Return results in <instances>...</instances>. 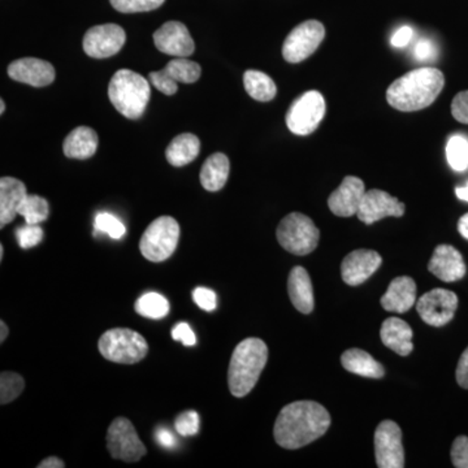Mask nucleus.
<instances>
[{
  "mask_svg": "<svg viewBox=\"0 0 468 468\" xmlns=\"http://www.w3.org/2000/svg\"><path fill=\"white\" fill-rule=\"evenodd\" d=\"M329 426L331 415L324 406L314 401H297L280 411L273 436L282 448L294 451L325 435Z\"/></svg>",
  "mask_w": 468,
  "mask_h": 468,
  "instance_id": "f257e3e1",
  "label": "nucleus"
},
{
  "mask_svg": "<svg viewBox=\"0 0 468 468\" xmlns=\"http://www.w3.org/2000/svg\"><path fill=\"white\" fill-rule=\"evenodd\" d=\"M445 85L441 70L432 67L418 68L397 79L388 88L387 101L393 109L414 112L427 109L439 97Z\"/></svg>",
  "mask_w": 468,
  "mask_h": 468,
  "instance_id": "f03ea898",
  "label": "nucleus"
},
{
  "mask_svg": "<svg viewBox=\"0 0 468 468\" xmlns=\"http://www.w3.org/2000/svg\"><path fill=\"white\" fill-rule=\"evenodd\" d=\"M268 347L261 338H246L237 345L228 369V385L237 399L248 396L254 389L266 367Z\"/></svg>",
  "mask_w": 468,
  "mask_h": 468,
  "instance_id": "7ed1b4c3",
  "label": "nucleus"
},
{
  "mask_svg": "<svg viewBox=\"0 0 468 468\" xmlns=\"http://www.w3.org/2000/svg\"><path fill=\"white\" fill-rule=\"evenodd\" d=\"M111 103L126 119H140L149 104V80L131 69L117 70L109 85Z\"/></svg>",
  "mask_w": 468,
  "mask_h": 468,
  "instance_id": "20e7f679",
  "label": "nucleus"
},
{
  "mask_svg": "<svg viewBox=\"0 0 468 468\" xmlns=\"http://www.w3.org/2000/svg\"><path fill=\"white\" fill-rule=\"evenodd\" d=\"M98 349L110 362L135 365L146 358L149 344L138 332L129 328H113L101 335Z\"/></svg>",
  "mask_w": 468,
  "mask_h": 468,
  "instance_id": "39448f33",
  "label": "nucleus"
},
{
  "mask_svg": "<svg viewBox=\"0 0 468 468\" xmlns=\"http://www.w3.org/2000/svg\"><path fill=\"white\" fill-rule=\"evenodd\" d=\"M277 241L294 255H309L318 248L320 232L314 221L301 212H292L280 221Z\"/></svg>",
  "mask_w": 468,
  "mask_h": 468,
  "instance_id": "423d86ee",
  "label": "nucleus"
},
{
  "mask_svg": "<svg viewBox=\"0 0 468 468\" xmlns=\"http://www.w3.org/2000/svg\"><path fill=\"white\" fill-rule=\"evenodd\" d=\"M178 239L180 226L174 218H155L141 237V254L154 263L167 261L177 248Z\"/></svg>",
  "mask_w": 468,
  "mask_h": 468,
  "instance_id": "0eeeda50",
  "label": "nucleus"
},
{
  "mask_svg": "<svg viewBox=\"0 0 468 468\" xmlns=\"http://www.w3.org/2000/svg\"><path fill=\"white\" fill-rule=\"evenodd\" d=\"M325 110L324 97L319 91H306L289 107L285 117L286 126L297 135L314 133L324 117Z\"/></svg>",
  "mask_w": 468,
  "mask_h": 468,
  "instance_id": "6e6552de",
  "label": "nucleus"
},
{
  "mask_svg": "<svg viewBox=\"0 0 468 468\" xmlns=\"http://www.w3.org/2000/svg\"><path fill=\"white\" fill-rule=\"evenodd\" d=\"M107 451L115 460L134 463L147 454L146 446L141 441L137 431L129 419L116 418L107 431Z\"/></svg>",
  "mask_w": 468,
  "mask_h": 468,
  "instance_id": "1a4fd4ad",
  "label": "nucleus"
},
{
  "mask_svg": "<svg viewBox=\"0 0 468 468\" xmlns=\"http://www.w3.org/2000/svg\"><path fill=\"white\" fill-rule=\"evenodd\" d=\"M325 27L316 20L304 21L286 37L282 57L291 64L301 63L310 58L323 42Z\"/></svg>",
  "mask_w": 468,
  "mask_h": 468,
  "instance_id": "9d476101",
  "label": "nucleus"
},
{
  "mask_svg": "<svg viewBox=\"0 0 468 468\" xmlns=\"http://www.w3.org/2000/svg\"><path fill=\"white\" fill-rule=\"evenodd\" d=\"M375 455L378 467H405V452L402 445V431L392 420H384L378 424L375 432Z\"/></svg>",
  "mask_w": 468,
  "mask_h": 468,
  "instance_id": "9b49d317",
  "label": "nucleus"
},
{
  "mask_svg": "<svg viewBox=\"0 0 468 468\" xmlns=\"http://www.w3.org/2000/svg\"><path fill=\"white\" fill-rule=\"evenodd\" d=\"M458 307L455 292L446 289H433L418 301L417 310L428 325L443 326L454 318Z\"/></svg>",
  "mask_w": 468,
  "mask_h": 468,
  "instance_id": "f8f14e48",
  "label": "nucleus"
},
{
  "mask_svg": "<svg viewBox=\"0 0 468 468\" xmlns=\"http://www.w3.org/2000/svg\"><path fill=\"white\" fill-rule=\"evenodd\" d=\"M126 41L125 30L117 24H103L91 27L84 37V51L94 58L113 57L122 50Z\"/></svg>",
  "mask_w": 468,
  "mask_h": 468,
  "instance_id": "ddd939ff",
  "label": "nucleus"
},
{
  "mask_svg": "<svg viewBox=\"0 0 468 468\" xmlns=\"http://www.w3.org/2000/svg\"><path fill=\"white\" fill-rule=\"evenodd\" d=\"M405 214V205L396 197L384 190L372 189L366 192L360 202L356 217L362 223L371 226L381 218L393 217L401 218Z\"/></svg>",
  "mask_w": 468,
  "mask_h": 468,
  "instance_id": "4468645a",
  "label": "nucleus"
},
{
  "mask_svg": "<svg viewBox=\"0 0 468 468\" xmlns=\"http://www.w3.org/2000/svg\"><path fill=\"white\" fill-rule=\"evenodd\" d=\"M154 43L160 52L175 58H187L196 50L189 30L183 23L168 21L154 33Z\"/></svg>",
  "mask_w": 468,
  "mask_h": 468,
  "instance_id": "2eb2a0df",
  "label": "nucleus"
},
{
  "mask_svg": "<svg viewBox=\"0 0 468 468\" xmlns=\"http://www.w3.org/2000/svg\"><path fill=\"white\" fill-rule=\"evenodd\" d=\"M383 258L374 250H356L347 254L341 264L343 280L350 286H358L367 282L369 277L380 268Z\"/></svg>",
  "mask_w": 468,
  "mask_h": 468,
  "instance_id": "dca6fc26",
  "label": "nucleus"
},
{
  "mask_svg": "<svg viewBox=\"0 0 468 468\" xmlns=\"http://www.w3.org/2000/svg\"><path fill=\"white\" fill-rule=\"evenodd\" d=\"M365 184L358 177L347 176L343 184L331 194L328 198V207L340 218H350L358 212L360 202L365 197Z\"/></svg>",
  "mask_w": 468,
  "mask_h": 468,
  "instance_id": "f3484780",
  "label": "nucleus"
},
{
  "mask_svg": "<svg viewBox=\"0 0 468 468\" xmlns=\"http://www.w3.org/2000/svg\"><path fill=\"white\" fill-rule=\"evenodd\" d=\"M8 76L15 81L43 88L54 82L55 69L48 61L41 58H23L9 64Z\"/></svg>",
  "mask_w": 468,
  "mask_h": 468,
  "instance_id": "a211bd4d",
  "label": "nucleus"
},
{
  "mask_svg": "<svg viewBox=\"0 0 468 468\" xmlns=\"http://www.w3.org/2000/svg\"><path fill=\"white\" fill-rule=\"evenodd\" d=\"M428 270L445 282H458L466 275V264L461 252L451 245L437 246L428 263Z\"/></svg>",
  "mask_w": 468,
  "mask_h": 468,
  "instance_id": "6ab92c4d",
  "label": "nucleus"
},
{
  "mask_svg": "<svg viewBox=\"0 0 468 468\" xmlns=\"http://www.w3.org/2000/svg\"><path fill=\"white\" fill-rule=\"evenodd\" d=\"M29 196L23 181L15 177L0 180V228L8 226L18 215V209Z\"/></svg>",
  "mask_w": 468,
  "mask_h": 468,
  "instance_id": "aec40b11",
  "label": "nucleus"
},
{
  "mask_svg": "<svg viewBox=\"0 0 468 468\" xmlns=\"http://www.w3.org/2000/svg\"><path fill=\"white\" fill-rule=\"evenodd\" d=\"M417 301V284L408 276L396 277L381 297V306L389 313L403 314Z\"/></svg>",
  "mask_w": 468,
  "mask_h": 468,
  "instance_id": "412c9836",
  "label": "nucleus"
},
{
  "mask_svg": "<svg viewBox=\"0 0 468 468\" xmlns=\"http://www.w3.org/2000/svg\"><path fill=\"white\" fill-rule=\"evenodd\" d=\"M380 337L385 346L396 351L399 356H408L414 350V344H412L414 332L405 320L399 318L385 320L381 325Z\"/></svg>",
  "mask_w": 468,
  "mask_h": 468,
  "instance_id": "4be33fe9",
  "label": "nucleus"
},
{
  "mask_svg": "<svg viewBox=\"0 0 468 468\" xmlns=\"http://www.w3.org/2000/svg\"><path fill=\"white\" fill-rule=\"evenodd\" d=\"M288 292L295 309L302 314L313 313L315 306L313 282H311L309 272L303 267H294L289 273Z\"/></svg>",
  "mask_w": 468,
  "mask_h": 468,
  "instance_id": "5701e85b",
  "label": "nucleus"
},
{
  "mask_svg": "<svg viewBox=\"0 0 468 468\" xmlns=\"http://www.w3.org/2000/svg\"><path fill=\"white\" fill-rule=\"evenodd\" d=\"M98 138L97 132L92 131L89 126H79L73 129L64 140V155L70 159H89L97 153Z\"/></svg>",
  "mask_w": 468,
  "mask_h": 468,
  "instance_id": "b1692460",
  "label": "nucleus"
},
{
  "mask_svg": "<svg viewBox=\"0 0 468 468\" xmlns=\"http://www.w3.org/2000/svg\"><path fill=\"white\" fill-rule=\"evenodd\" d=\"M229 159L223 153L208 156L201 169V184L207 192H218L226 186L229 177Z\"/></svg>",
  "mask_w": 468,
  "mask_h": 468,
  "instance_id": "393cba45",
  "label": "nucleus"
},
{
  "mask_svg": "<svg viewBox=\"0 0 468 468\" xmlns=\"http://www.w3.org/2000/svg\"><path fill=\"white\" fill-rule=\"evenodd\" d=\"M199 151H201L199 138L192 133H184L175 137L168 144L167 150H165V158L174 167H184L197 159Z\"/></svg>",
  "mask_w": 468,
  "mask_h": 468,
  "instance_id": "a878e982",
  "label": "nucleus"
},
{
  "mask_svg": "<svg viewBox=\"0 0 468 468\" xmlns=\"http://www.w3.org/2000/svg\"><path fill=\"white\" fill-rule=\"evenodd\" d=\"M344 368L351 374L369 378H381L385 371L383 366L377 362L368 353L360 349H349L341 356Z\"/></svg>",
  "mask_w": 468,
  "mask_h": 468,
  "instance_id": "bb28decb",
  "label": "nucleus"
},
{
  "mask_svg": "<svg viewBox=\"0 0 468 468\" xmlns=\"http://www.w3.org/2000/svg\"><path fill=\"white\" fill-rule=\"evenodd\" d=\"M243 85L252 100L258 101H272L277 94L275 81L260 70H246L243 75Z\"/></svg>",
  "mask_w": 468,
  "mask_h": 468,
  "instance_id": "cd10ccee",
  "label": "nucleus"
},
{
  "mask_svg": "<svg viewBox=\"0 0 468 468\" xmlns=\"http://www.w3.org/2000/svg\"><path fill=\"white\" fill-rule=\"evenodd\" d=\"M165 75L171 77L174 81L183 84H194L201 77V66L196 61L187 60L186 58H176L169 61L165 69Z\"/></svg>",
  "mask_w": 468,
  "mask_h": 468,
  "instance_id": "c85d7f7f",
  "label": "nucleus"
},
{
  "mask_svg": "<svg viewBox=\"0 0 468 468\" xmlns=\"http://www.w3.org/2000/svg\"><path fill=\"white\" fill-rule=\"evenodd\" d=\"M135 313L144 318L162 319L168 315L169 302L158 292H147L138 298L134 304Z\"/></svg>",
  "mask_w": 468,
  "mask_h": 468,
  "instance_id": "c756f323",
  "label": "nucleus"
},
{
  "mask_svg": "<svg viewBox=\"0 0 468 468\" xmlns=\"http://www.w3.org/2000/svg\"><path fill=\"white\" fill-rule=\"evenodd\" d=\"M446 159L454 171L463 172L468 168V140L463 135L455 134L446 144Z\"/></svg>",
  "mask_w": 468,
  "mask_h": 468,
  "instance_id": "7c9ffc66",
  "label": "nucleus"
},
{
  "mask_svg": "<svg viewBox=\"0 0 468 468\" xmlns=\"http://www.w3.org/2000/svg\"><path fill=\"white\" fill-rule=\"evenodd\" d=\"M50 214L48 202L39 196H27L18 209V215L26 218L27 224H41Z\"/></svg>",
  "mask_w": 468,
  "mask_h": 468,
  "instance_id": "2f4dec72",
  "label": "nucleus"
},
{
  "mask_svg": "<svg viewBox=\"0 0 468 468\" xmlns=\"http://www.w3.org/2000/svg\"><path fill=\"white\" fill-rule=\"evenodd\" d=\"M26 389V380L16 372L3 371L0 374V403L15 401Z\"/></svg>",
  "mask_w": 468,
  "mask_h": 468,
  "instance_id": "473e14b6",
  "label": "nucleus"
},
{
  "mask_svg": "<svg viewBox=\"0 0 468 468\" xmlns=\"http://www.w3.org/2000/svg\"><path fill=\"white\" fill-rule=\"evenodd\" d=\"M97 232L109 234L111 239H120L124 236L126 229L124 224L119 218L109 214V212H101L95 218L94 223Z\"/></svg>",
  "mask_w": 468,
  "mask_h": 468,
  "instance_id": "72a5a7b5",
  "label": "nucleus"
},
{
  "mask_svg": "<svg viewBox=\"0 0 468 468\" xmlns=\"http://www.w3.org/2000/svg\"><path fill=\"white\" fill-rule=\"evenodd\" d=\"M112 7L122 14H137L159 8L165 0H110Z\"/></svg>",
  "mask_w": 468,
  "mask_h": 468,
  "instance_id": "f704fd0d",
  "label": "nucleus"
},
{
  "mask_svg": "<svg viewBox=\"0 0 468 468\" xmlns=\"http://www.w3.org/2000/svg\"><path fill=\"white\" fill-rule=\"evenodd\" d=\"M16 239L21 249H32L43 239V229L38 224H27L17 228Z\"/></svg>",
  "mask_w": 468,
  "mask_h": 468,
  "instance_id": "c9c22d12",
  "label": "nucleus"
},
{
  "mask_svg": "<svg viewBox=\"0 0 468 468\" xmlns=\"http://www.w3.org/2000/svg\"><path fill=\"white\" fill-rule=\"evenodd\" d=\"M199 415L194 410L185 411L183 414L178 415L175 421L176 431L180 433L181 436H194L199 432Z\"/></svg>",
  "mask_w": 468,
  "mask_h": 468,
  "instance_id": "e433bc0d",
  "label": "nucleus"
},
{
  "mask_svg": "<svg viewBox=\"0 0 468 468\" xmlns=\"http://www.w3.org/2000/svg\"><path fill=\"white\" fill-rule=\"evenodd\" d=\"M150 84L155 86L159 91H162L163 94L171 95L176 94L177 92L178 84L174 81L171 77L165 75V70H158V72H153L149 75Z\"/></svg>",
  "mask_w": 468,
  "mask_h": 468,
  "instance_id": "4c0bfd02",
  "label": "nucleus"
},
{
  "mask_svg": "<svg viewBox=\"0 0 468 468\" xmlns=\"http://www.w3.org/2000/svg\"><path fill=\"white\" fill-rule=\"evenodd\" d=\"M452 461L454 467L468 468V437L460 436L454 440L452 448Z\"/></svg>",
  "mask_w": 468,
  "mask_h": 468,
  "instance_id": "58836bf2",
  "label": "nucleus"
},
{
  "mask_svg": "<svg viewBox=\"0 0 468 468\" xmlns=\"http://www.w3.org/2000/svg\"><path fill=\"white\" fill-rule=\"evenodd\" d=\"M193 298L202 310L211 313V311L217 309V294L211 289L199 286L193 292Z\"/></svg>",
  "mask_w": 468,
  "mask_h": 468,
  "instance_id": "ea45409f",
  "label": "nucleus"
},
{
  "mask_svg": "<svg viewBox=\"0 0 468 468\" xmlns=\"http://www.w3.org/2000/svg\"><path fill=\"white\" fill-rule=\"evenodd\" d=\"M452 115L462 124H468V90L455 95L452 103Z\"/></svg>",
  "mask_w": 468,
  "mask_h": 468,
  "instance_id": "a19ab883",
  "label": "nucleus"
},
{
  "mask_svg": "<svg viewBox=\"0 0 468 468\" xmlns=\"http://www.w3.org/2000/svg\"><path fill=\"white\" fill-rule=\"evenodd\" d=\"M414 58L418 61H432L437 58V48L435 43L430 41V39H420L415 45L414 48Z\"/></svg>",
  "mask_w": 468,
  "mask_h": 468,
  "instance_id": "79ce46f5",
  "label": "nucleus"
},
{
  "mask_svg": "<svg viewBox=\"0 0 468 468\" xmlns=\"http://www.w3.org/2000/svg\"><path fill=\"white\" fill-rule=\"evenodd\" d=\"M171 335L175 341H180L185 346H194L197 343L196 335L187 323H180L176 325Z\"/></svg>",
  "mask_w": 468,
  "mask_h": 468,
  "instance_id": "37998d69",
  "label": "nucleus"
},
{
  "mask_svg": "<svg viewBox=\"0 0 468 468\" xmlns=\"http://www.w3.org/2000/svg\"><path fill=\"white\" fill-rule=\"evenodd\" d=\"M412 37H414V30L410 27H402L394 33L392 39H390V43H392L393 48H403L411 42Z\"/></svg>",
  "mask_w": 468,
  "mask_h": 468,
  "instance_id": "c03bdc74",
  "label": "nucleus"
},
{
  "mask_svg": "<svg viewBox=\"0 0 468 468\" xmlns=\"http://www.w3.org/2000/svg\"><path fill=\"white\" fill-rule=\"evenodd\" d=\"M455 377H457L458 384H460L463 389H468V347L463 351L460 362H458Z\"/></svg>",
  "mask_w": 468,
  "mask_h": 468,
  "instance_id": "a18cd8bd",
  "label": "nucleus"
},
{
  "mask_svg": "<svg viewBox=\"0 0 468 468\" xmlns=\"http://www.w3.org/2000/svg\"><path fill=\"white\" fill-rule=\"evenodd\" d=\"M156 439H158L160 445L165 446V448H172L174 446L175 437L167 430H160L156 433Z\"/></svg>",
  "mask_w": 468,
  "mask_h": 468,
  "instance_id": "49530a36",
  "label": "nucleus"
},
{
  "mask_svg": "<svg viewBox=\"0 0 468 468\" xmlns=\"http://www.w3.org/2000/svg\"><path fill=\"white\" fill-rule=\"evenodd\" d=\"M66 463L58 457H48L38 464V468H64Z\"/></svg>",
  "mask_w": 468,
  "mask_h": 468,
  "instance_id": "de8ad7c7",
  "label": "nucleus"
},
{
  "mask_svg": "<svg viewBox=\"0 0 468 468\" xmlns=\"http://www.w3.org/2000/svg\"><path fill=\"white\" fill-rule=\"evenodd\" d=\"M458 230H460L462 237L468 239V214L463 215L458 221Z\"/></svg>",
  "mask_w": 468,
  "mask_h": 468,
  "instance_id": "09e8293b",
  "label": "nucleus"
},
{
  "mask_svg": "<svg viewBox=\"0 0 468 468\" xmlns=\"http://www.w3.org/2000/svg\"><path fill=\"white\" fill-rule=\"evenodd\" d=\"M455 194L461 201L468 202V183L464 186H458L455 189Z\"/></svg>",
  "mask_w": 468,
  "mask_h": 468,
  "instance_id": "8fccbe9b",
  "label": "nucleus"
},
{
  "mask_svg": "<svg viewBox=\"0 0 468 468\" xmlns=\"http://www.w3.org/2000/svg\"><path fill=\"white\" fill-rule=\"evenodd\" d=\"M0 332H2V335H0V343H5V338L8 337V326L5 324V322H0Z\"/></svg>",
  "mask_w": 468,
  "mask_h": 468,
  "instance_id": "3c124183",
  "label": "nucleus"
},
{
  "mask_svg": "<svg viewBox=\"0 0 468 468\" xmlns=\"http://www.w3.org/2000/svg\"><path fill=\"white\" fill-rule=\"evenodd\" d=\"M5 101H0V113H5Z\"/></svg>",
  "mask_w": 468,
  "mask_h": 468,
  "instance_id": "603ef678",
  "label": "nucleus"
},
{
  "mask_svg": "<svg viewBox=\"0 0 468 468\" xmlns=\"http://www.w3.org/2000/svg\"><path fill=\"white\" fill-rule=\"evenodd\" d=\"M3 255H5V248H3V245H0V261L3 260Z\"/></svg>",
  "mask_w": 468,
  "mask_h": 468,
  "instance_id": "864d4df0",
  "label": "nucleus"
}]
</instances>
